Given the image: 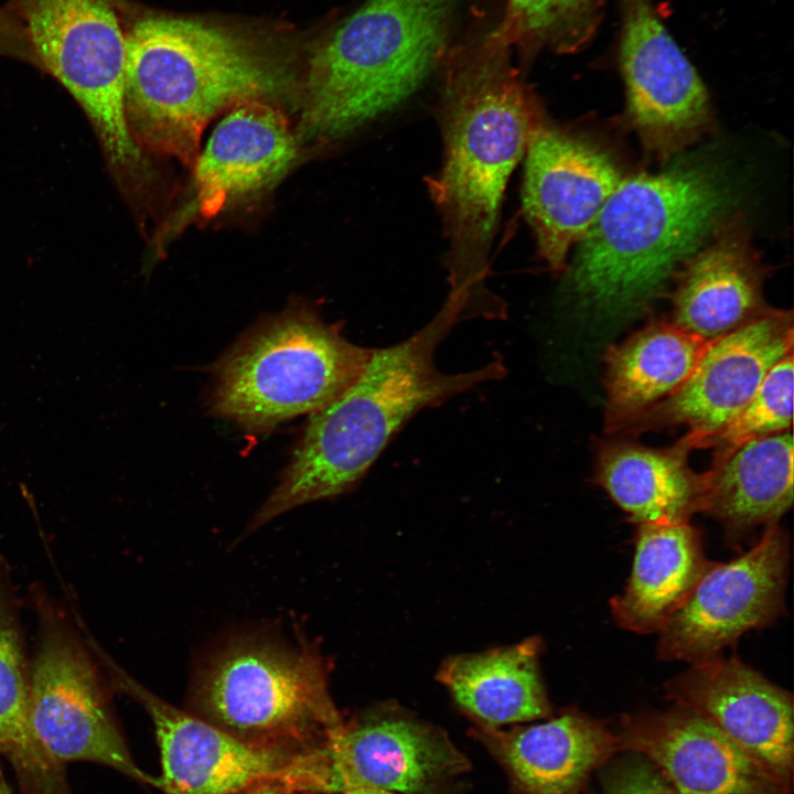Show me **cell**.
<instances>
[{
	"label": "cell",
	"mask_w": 794,
	"mask_h": 794,
	"mask_svg": "<svg viewBox=\"0 0 794 794\" xmlns=\"http://www.w3.org/2000/svg\"><path fill=\"white\" fill-rule=\"evenodd\" d=\"M443 160L428 186L448 240L449 292L492 305L490 256L507 181L543 112L511 47L487 32L444 56Z\"/></svg>",
	"instance_id": "6da1fadb"
},
{
	"label": "cell",
	"mask_w": 794,
	"mask_h": 794,
	"mask_svg": "<svg viewBox=\"0 0 794 794\" xmlns=\"http://www.w3.org/2000/svg\"><path fill=\"white\" fill-rule=\"evenodd\" d=\"M478 312L448 294L438 313L408 339L373 348L360 378L329 406L311 415L280 482L247 526L251 533L279 515L351 490L401 427L418 411L480 384L502 378L503 362L448 374L434 361L439 344Z\"/></svg>",
	"instance_id": "7a4b0ae2"
},
{
	"label": "cell",
	"mask_w": 794,
	"mask_h": 794,
	"mask_svg": "<svg viewBox=\"0 0 794 794\" xmlns=\"http://www.w3.org/2000/svg\"><path fill=\"white\" fill-rule=\"evenodd\" d=\"M737 194L706 160L623 178L579 240L571 291L610 316L643 311L726 221Z\"/></svg>",
	"instance_id": "3957f363"
},
{
	"label": "cell",
	"mask_w": 794,
	"mask_h": 794,
	"mask_svg": "<svg viewBox=\"0 0 794 794\" xmlns=\"http://www.w3.org/2000/svg\"><path fill=\"white\" fill-rule=\"evenodd\" d=\"M283 68L224 26L147 17L126 33L125 117L141 150L193 168L208 122L238 101L276 95Z\"/></svg>",
	"instance_id": "277c9868"
},
{
	"label": "cell",
	"mask_w": 794,
	"mask_h": 794,
	"mask_svg": "<svg viewBox=\"0 0 794 794\" xmlns=\"http://www.w3.org/2000/svg\"><path fill=\"white\" fill-rule=\"evenodd\" d=\"M457 0H367L309 62L301 131L346 136L408 98L446 56Z\"/></svg>",
	"instance_id": "5b68a950"
},
{
	"label": "cell",
	"mask_w": 794,
	"mask_h": 794,
	"mask_svg": "<svg viewBox=\"0 0 794 794\" xmlns=\"http://www.w3.org/2000/svg\"><path fill=\"white\" fill-rule=\"evenodd\" d=\"M325 657L311 644L242 633L197 662L186 711L250 745L309 753L344 725Z\"/></svg>",
	"instance_id": "8992f818"
},
{
	"label": "cell",
	"mask_w": 794,
	"mask_h": 794,
	"mask_svg": "<svg viewBox=\"0 0 794 794\" xmlns=\"http://www.w3.org/2000/svg\"><path fill=\"white\" fill-rule=\"evenodd\" d=\"M372 353L313 311L287 309L253 329L217 363L212 411L253 431L312 415L360 378Z\"/></svg>",
	"instance_id": "52a82bcc"
},
{
	"label": "cell",
	"mask_w": 794,
	"mask_h": 794,
	"mask_svg": "<svg viewBox=\"0 0 794 794\" xmlns=\"http://www.w3.org/2000/svg\"><path fill=\"white\" fill-rule=\"evenodd\" d=\"M33 58L78 101L116 167L140 160L125 117L126 33L114 0H13Z\"/></svg>",
	"instance_id": "ba28073f"
},
{
	"label": "cell",
	"mask_w": 794,
	"mask_h": 794,
	"mask_svg": "<svg viewBox=\"0 0 794 794\" xmlns=\"http://www.w3.org/2000/svg\"><path fill=\"white\" fill-rule=\"evenodd\" d=\"M31 717L46 750L61 763L87 761L159 786L135 762L87 646L61 618L42 610L30 666Z\"/></svg>",
	"instance_id": "9c48e42d"
},
{
	"label": "cell",
	"mask_w": 794,
	"mask_h": 794,
	"mask_svg": "<svg viewBox=\"0 0 794 794\" xmlns=\"http://www.w3.org/2000/svg\"><path fill=\"white\" fill-rule=\"evenodd\" d=\"M468 761L434 727L398 711H375L344 722L300 762L298 794L379 788L438 794Z\"/></svg>",
	"instance_id": "30bf717a"
},
{
	"label": "cell",
	"mask_w": 794,
	"mask_h": 794,
	"mask_svg": "<svg viewBox=\"0 0 794 794\" xmlns=\"http://www.w3.org/2000/svg\"><path fill=\"white\" fill-rule=\"evenodd\" d=\"M626 118L645 150L668 159L711 124L707 89L652 0H619Z\"/></svg>",
	"instance_id": "8fae6325"
},
{
	"label": "cell",
	"mask_w": 794,
	"mask_h": 794,
	"mask_svg": "<svg viewBox=\"0 0 794 794\" xmlns=\"http://www.w3.org/2000/svg\"><path fill=\"white\" fill-rule=\"evenodd\" d=\"M788 559L786 533L774 525L742 556L711 562L659 632L658 657L698 663L720 655L745 632L774 622L784 610Z\"/></svg>",
	"instance_id": "7c38bea8"
},
{
	"label": "cell",
	"mask_w": 794,
	"mask_h": 794,
	"mask_svg": "<svg viewBox=\"0 0 794 794\" xmlns=\"http://www.w3.org/2000/svg\"><path fill=\"white\" fill-rule=\"evenodd\" d=\"M793 353L792 311L768 309L739 329L715 339L687 379L639 416L622 432L686 426L677 442L700 449L749 403L770 369Z\"/></svg>",
	"instance_id": "4fadbf2b"
},
{
	"label": "cell",
	"mask_w": 794,
	"mask_h": 794,
	"mask_svg": "<svg viewBox=\"0 0 794 794\" xmlns=\"http://www.w3.org/2000/svg\"><path fill=\"white\" fill-rule=\"evenodd\" d=\"M523 210L539 256L561 271L623 179L611 155L594 142L549 122L544 111L526 147Z\"/></svg>",
	"instance_id": "5bb4252c"
},
{
	"label": "cell",
	"mask_w": 794,
	"mask_h": 794,
	"mask_svg": "<svg viewBox=\"0 0 794 794\" xmlns=\"http://www.w3.org/2000/svg\"><path fill=\"white\" fill-rule=\"evenodd\" d=\"M95 646L111 684L142 706L152 720L162 765L158 788L164 794H236L261 782L286 786L301 754L250 745L174 707Z\"/></svg>",
	"instance_id": "9a60e30c"
},
{
	"label": "cell",
	"mask_w": 794,
	"mask_h": 794,
	"mask_svg": "<svg viewBox=\"0 0 794 794\" xmlns=\"http://www.w3.org/2000/svg\"><path fill=\"white\" fill-rule=\"evenodd\" d=\"M665 691L717 726L786 790L793 770L790 693L737 657L721 655L691 664Z\"/></svg>",
	"instance_id": "2e32d148"
},
{
	"label": "cell",
	"mask_w": 794,
	"mask_h": 794,
	"mask_svg": "<svg viewBox=\"0 0 794 794\" xmlns=\"http://www.w3.org/2000/svg\"><path fill=\"white\" fill-rule=\"evenodd\" d=\"M619 739L655 763L676 794H782L760 763L705 717L680 706L626 716Z\"/></svg>",
	"instance_id": "e0dca14e"
},
{
	"label": "cell",
	"mask_w": 794,
	"mask_h": 794,
	"mask_svg": "<svg viewBox=\"0 0 794 794\" xmlns=\"http://www.w3.org/2000/svg\"><path fill=\"white\" fill-rule=\"evenodd\" d=\"M297 155L285 115L262 98L236 103L194 162L195 202L204 217L279 179Z\"/></svg>",
	"instance_id": "ac0fdd59"
},
{
	"label": "cell",
	"mask_w": 794,
	"mask_h": 794,
	"mask_svg": "<svg viewBox=\"0 0 794 794\" xmlns=\"http://www.w3.org/2000/svg\"><path fill=\"white\" fill-rule=\"evenodd\" d=\"M672 296V322L708 341L763 314V270L748 227L726 219L684 264Z\"/></svg>",
	"instance_id": "d6986e66"
},
{
	"label": "cell",
	"mask_w": 794,
	"mask_h": 794,
	"mask_svg": "<svg viewBox=\"0 0 794 794\" xmlns=\"http://www.w3.org/2000/svg\"><path fill=\"white\" fill-rule=\"evenodd\" d=\"M473 733L518 794H582L591 772L619 744L603 723L576 710L508 730L480 725Z\"/></svg>",
	"instance_id": "ffe728a7"
},
{
	"label": "cell",
	"mask_w": 794,
	"mask_h": 794,
	"mask_svg": "<svg viewBox=\"0 0 794 794\" xmlns=\"http://www.w3.org/2000/svg\"><path fill=\"white\" fill-rule=\"evenodd\" d=\"M710 564L698 530L689 523L640 524L627 586L610 601L613 618L632 632H661Z\"/></svg>",
	"instance_id": "44dd1931"
},
{
	"label": "cell",
	"mask_w": 794,
	"mask_h": 794,
	"mask_svg": "<svg viewBox=\"0 0 794 794\" xmlns=\"http://www.w3.org/2000/svg\"><path fill=\"white\" fill-rule=\"evenodd\" d=\"M689 450L676 442L667 449L626 440L600 444L596 478L636 524L688 523L702 511L706 480L688 464Z\"/></svg>",
	"instance_id": "7402d4cb"
},
{
	"label": "cell",
	"mask_w": 794,
	"mask_h": 794,
	"mask_svg": "<svg viewBox=\"0 0 794 794\" xmlns=\"http://www.w3.org/2000/svg\"><path fill=\"white\" fill-rule=\"evenodd\" d=\"M708 341L672 321H655L605 353V428L622 432L674 393L690 375Z\"/></svg>",
	"instance_id": "603a6c76"
},
{
	"label": "cell",
	"mask_w": 794,
	"mask_h": 794,
	"mask_svg": "<svg viewBox=\"0 0 794 794\" xmlns=\"http://www.w3.org/2000/svg\"><path fill=\"white\" fill-rule=\"evenodd\" d=\"M704 513L731 535L771 527L793 503L791 431L750 441L706 472Z\"/></svg>",
	"instance_id": "cb8c5ba5"
},
{
	"label": "cell",
	"mask_w": 794,
	"mask_h": 794,
	"mask_svg": "<svg viewBox=\"0 0 794 794\" xmlns=\"http://www.w3.org/2000/svg\"><path fill=\"white\" fill-rule=\"evenodd\" d=\"M537 637L444 662L438 678L480 725L500 727L540 719L550 706L540 679Z\"/></svg>",
	"instance_id": "d4e9b609"
},
{
	"label": "cell",
	"mask_w": 794,
	"mask_h": 794,
	"mask_svg": "<svg viewBox=\"0 0 794 794\" xmlns=\"http://www.w3.org/2000/svg\"><path fill=\"white\" fill-rule=\"evenodd\" d=\"M0 759L12 769L21 794H72L64 764L46 750L33 727L30 667L18 621L1 589Z\"/></svg>",
	"instance_id": "484cf974"
},
{
	"label": "cell",
	"mask_w": 794,
	"mask_h": 794,
	"mask_svg": "<svg viewBox=\"0 0 794 794\" xmlns=\"http://www.w3.org/2000/svg\"><path fill=\"white\" fill-rule=\"evenodd\" d=\"M600 12V0H508L502 21L489 33L525 60L544 49L572 53L591 40Z\"/></svg>",
	"instance_id": "4316f807"
},
{
	"label": "cell",
	"mask_w": 794,
	"mask_h": 794,
	"mask_svg": "<svg viewBox=\"0 0 794 794\" xmlns=\"http://www.w3.org/2000/svg\"><path fill=\"white\" fill-rule=\"evenodd\" d=\"M793 353L776 363L749 403L722 429L704 442L713 448L712 465L741 446L763 437L791 431L793 421Z\"/></svg>",
	"instance_id": "83f0119b"
},
{
	"label": "cell",
	"mask_w": 794,
	"mask_h": 794,
	"mask_svg": "<svg viewBox=\"0 0 794 794\" xmlns=\"http://www.w3.org/2000/svg\"><path fill=\"white\" fill-rule=\"evenodd\" d=\"M603 794H670L652 766L642 761L630 762L609 779Z\"/></svg>",
	"instance_id": "f1b7e54d"
},
{
	"label": "cell",
	"mask_w": 794,
	"mask_h": 794,
	"mask_svg": "<svg viewBox=\"0 0 794 794\" xmlns=\"http://www.w3.org/2000/svg\"><path fill=\"white\" fill-rule=\"evenodd\" d=\"M0 53L34 61L24 28L9 9L0 10Z\"/></svg>",
	"instance_id": "f546056e"
},
{
	"label": "cell",
	"mask_w": 794,
	"mask_h": 794,
	"mask_svg": "<svg viewBox=\"0 0 794 794\" xmlns=\"http://www.w3.org/2000/svg\"><path fill=\"white\" fill-rule=\"evenodd\" d=\"M236 794H296L278 782H261L251 785Z\"/></svg>",
	"instance_id": "4dcf8cb0"
},
{
	"label": "cell",
	"mask_w": 794,
	"mask_h": 794,
	"mask_svg": "<svg viewBox=\"0 0 794 794\" xmlns=\"http://www.w3.org/2000/svg\"><path fill=\"white\" fill-rule=\"evenodd\" d=\"M341 794H396V793L390 792V791L379 790V788L363 787V788L347 790Z\"/></svg>",
	"instance_id": "1f68e13d"
},
{
	"label": "cell",
	"mask_w": 794,
	"mask_h": 794,
	"mask_svg": "<svg viewBox=\"0 0 794 794\" xmlns=\"http://www.w3.org/2000/svg\"><path fill=\"white\" fill-rule=\"evenodd\" d=\"M0 794H11L6 780L2 774L1 765H0Z\"/></svg>",
	"instance_id": "d6a6232c"
}]
</instances>
